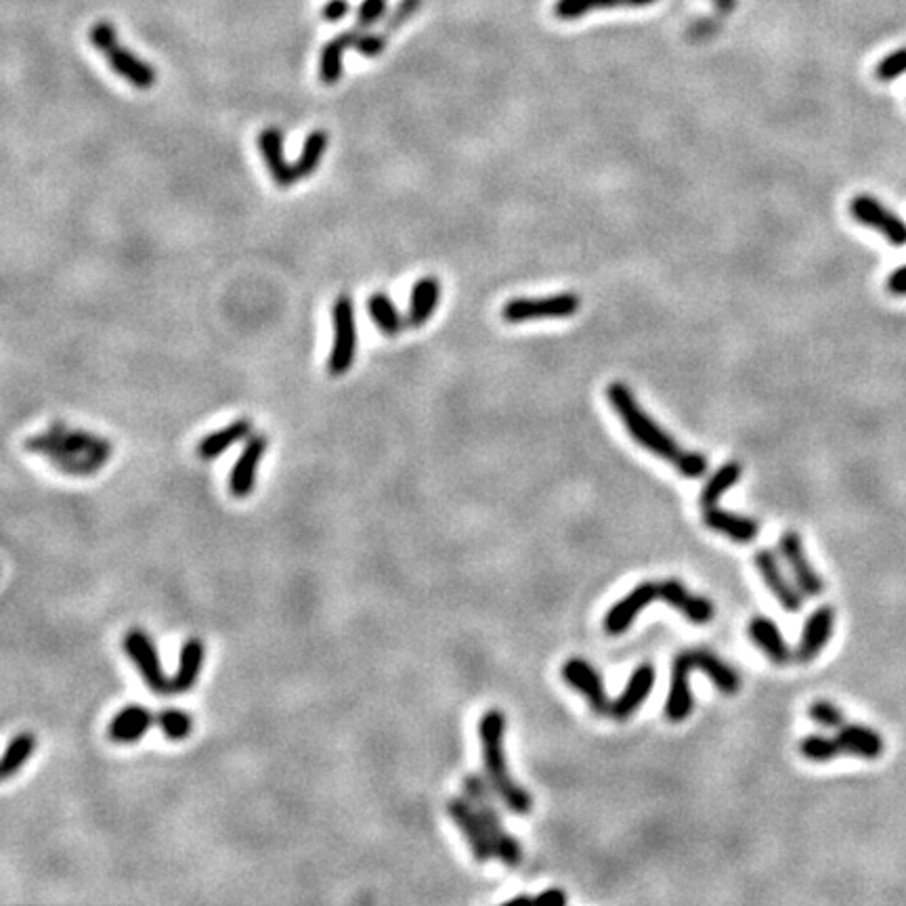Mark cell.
I'll use <instances>...</instances> for the list:
<instances>
[{
    "mask_svg": "<svg viewBox=\"0 0 906 906\" xmlns=\"http://www.w3.org/2000/svg\"><path fill=\"white\" fill-rule=\"evenodd\" d=\"M504 737H506V716L500 709H487L479 722V741L485 776L495 795L506 804V808L514 814L525 816L531 812L533 800L508 772Z\"/></svg>",
    "mask_w": 906,
    "mask_h": 906,
    "instance_id": "obj_2",
    "label": "cell"
},
{
    "mask_svg": "<svg viewBox=\"0 0 906 906\" xmlns=\"http://www.w3.org/2000/svg\"><path fill=\"white\" fill-rule=\"evenodd\" d=\"M349 13H351L349 0H328L321 9V17L326 19L328 24H338V21H342Z\"/></svg>",
    "mask_w": 906,
    "mask_h": 906,
    "instance_id": "obj_43",
    "label": "cell"
},
{
    "mask_svg": "<svg viewBox=\"0 0 906 906\" xmlns=\"http://www.w3.org/2000/svg\"><path fill=\"white\" fill-rule=\"evenodd\" d=\"M902 74H906V47L890 53L883 57L879 63H877V68H875V78L879 82H890V80H896L900 78Z\"/></svg>",
    "mask_w": 906,
    "mask_h": 906,
    "instance_id": "obj_40",
    "label": "cell"
},
{
    "mask_svg": "<svg viewBox=\"0 0 906 906\" xmlns=\"http://www.w3.org/2000/svg\"><path fill=\"white\" fill-rule=\"evenodd\" d=\"M535 904H556V906H563L567 904V894L563 890H546L544 894H539L533 898Z\"/></svg>",
    "mask_w": 906,
    "mask_h": 906,
    "instance_id": "obj_45",
    "label": "cell"
},
{
    "mask_svg": "<svg viewBox=\"0 0 906 906\" xmlns=\"http://www.w3.org/2000/svg\"><path fill=\"white\" fill-rule=\"evenodd\" d=\"M386 45H388V38H384L380 32H372V34L363 32L357 40L355 51L365 59H376L384 53Z\"/></svg>",
    "mask_w": 906,
    "mask_h": 906,
    "instance_id": "obj_42",
    "label": "cell"
},
{
    "mask_svg": "<svg viewBox=\"0 0 906 906\" xmlns=\"http://www.w3.org/2000/svg\"><path fill=\"white\" fill-rule=\"evenodd\" d=\"M365 309H368V313H370V317L374 321V326L386 338H397L407 326V319H403V315L395 307L393 298L388 296L386 292L370 294L368 296V305H365Z\"/></svg>",
    "mask_w": 906,
    "mask_h": 906,
    "instance_id": "obj_30",
    "label": "cell"
},
{
    "mask_svg": "<svg viewBox=\"0 0 906 906\" xmlns=\"http://www.w3.org/2000/svg\"><path fill=\"white\" fill-rule=\"evenodd\" d=\"M779 550H781L785 563L789 565V569L793 573L795 586L802 590V594L808 596V598L821 596L825 592V581H823L821 575L814 571V567L810 565L800 533L785 531L781 535Z\"/></svg>",
    "mask_w": 906,
    "mask_h": 906,
    "instance_id": "obj_13",
    "label": "cell"
},
{
    "mask_svg": "<svg viewBox=\"0 0 906 906\" xmlns=\"http://www.w3.org/2000/svg\"><path fill=\"white\" fill-rule=\"evenodd\" d=\"M741 477H743V466L739 462H728V464L720 466L714 472V477L705 483V487L701 491V506L703 508L716 506L722 500V495L730 487H735L741 481Z\"/></svg>",
    "mask_w": 906,
    "mask_h": 906,
    "instance_id": "obj_35",
    "label": "cell"
},
{
    "mask_svg": "<svg viewBox=\"0 0 906 906\" xmlns=\"http://www.w3.org/2000/svg\"><path fill=\"white\" fill-rule=\"evenodd\" d=\"M447 814L451 818V823L460 829L464 835L466 844L477 862H489L495 852L491 846V839L487 835V829L481 821L479 812L474 810L468 797H451L447 802Z\"/></svg>",
    "mask_w": 906,
    "mask_h": 906,
    "instance_id": "obj_10",
    "label": "cell"
},
{
    "mask_svg": "<svg viewBox=\"0 0 906 906\" xmlns=\"http://www.w3.org/2000/svg\"><path fill=\"white\" fill-rule=\"evenodd\" d=\"M808 716L814 724L823 726V728H831V730H839L846 724L844 711H841L833 701H827V699L812 701L808 707Z\"/></svg>",
    "mask_w": 906,
    "mask_h": 906,
    "instance_id": "obj_38",
    "label": "cell"
},
{
    "mask_svg": "<svg viewBox=\"0 0 906 906\" xmlns=\"http://www.w3.org/2000/svg\"><path fill=\"white\" fill-rule=\"evenodd\" d=\"M716 3H718L720 7H724V9H732V7H735V0H716Z\"/></svg>",
    "mask_w": 906,
    "mask_h": 906,
    "instance_id": "obj_46",
    "label": "cell"
},
{
    "mask_svg": "<svg viewBox=\"0 0 906 906\" xmlns=\"http://www.w3.org/2000/svg\"><path fill=\"white\" fill-rule=\"evenodd\" d=\"M156 726L168 741H183L191 735L193 718L181 709H162L156 714Z\"/></svg>",
    "mask_w": 906,
    "mask_h": 906,
    "instance_id": "obj_36",
    "label": "cell"
},
{
    "mask_svg": "<svg viewBox=\"0 0 906 906\" xmlns=\"http://www.w3.org/2000/svg\"><path fill=\"white\" fill-rule=\"evenodd\" d=\"M89 40H91V45L105 57L107 66L112 68V72L116 76H120L131 86H135L137 91L154 89V84L158 80L154 66H149L147 61H143L139 55H135L131 49H126L122 45V42L118 40V32L110 21H97L89 32Z\"/></svg>",
    "mask_w": 906,
    "mask_h": 906,
    "instance_id": "obj_3",
    "label": "cell"
},
{
    "mask_svg": "<svg viewBox=\"0 0 906 906\" xmlns=\"http://www.w3.org/2000/svg\"><path fill=\"white\" fill-rule=\"evenodd\" d=\"M328 145H330V135L328 131H323V128H315V131H311L305 139V143H302V149H300V156L294 164L296 168V177L298 179H311L315 172L319 170L323 158H326V151H328Z\"/></svg>",
    "mask_w": 906,
    "mask_h": 906,
    "instance_id": "obj_33",
    "label": "cell"
},
{
    "mask_svg": "<svg viewBox=\"0 0 906 906\" xmlns=\"http://www.w3.org/2000/svg\"><path fill=\"white\" fill-rule=\"evenodd\" d=\"M332 349L328 357V374L332 378L347 376L357 357V319L353 296L342 292L332 305Z\"/></svg>",
    "mask_w": 906,
    "mask_h": 906,
    "instance_id": "obj_5",
    "label": "cell"
},
{
    "mask_svg": "<svg viewBox=\"0 0 906 906\" xmlns=\"http://www.w3.org/2000/svg\"><path fill=\"white\" fill-rule=\"evenodd\" d=\"M36 747H38V741L32 732H19V735H15L9 741L5 755H3V762H0V774H3L5 781L24 768V764L32 758Z\"/></svg>",
    "mask_w": 906,
    "mask_h": 906,
    "instance_id": "obj_34",
    "label": "cell"
},
{
    "mask_svg": "<svg viewBox=\"0 0 906 906\" xmlns=\"http://www.w3.org/2000/svg\"><path fill=\"white\" fill-rule=\"evenodd\" d=\"M835 739L841 747V753H848V755H854V758H862V760H879L883 751H886L883 737L877 730H873L869 726L844 724L837 730Z\"/></svg>",
    "mask_w": 906,
    "mask_h": 906,
    "instance_id": "obj_24",
    "label": "cell"
},
{
    "mask_svg": "<svg viewBox=\"0 0 906 906\" xmlns=\"http://www.w3.org/2000/svg\"><path fill=\"white\" fill-rule=\"evenodd\" d=\"M422 5V0H399V5L395 7V11L391 15H386L384 17V28L380 30V34L384 38H391V34L399 28H403L405 21L412 17Z\"/></svg>",
    "mask_w": 906,
    "mask_h": 906,
    "instance_id": "obj_41",
    "label": "cell"
},
{
    "mask_svg": "<svg viewBox=\"0 0 906 906\" xmlns=\"http://www.w3.org/2000/svg\"><path fill=\"white\" fill-rule=\"evenodd\" d=\"M888 292L894 294V296H906V265H900L898 269H894L888 277Z\"/></svg>",
    "mask_w": 906,
    "mask_h": 906,
    "instance_id": "obj_44",
    "label": "cell"
},
{
    "mask_svg": "<svg viewBox=\"0 0 906 906\" xmlns=\"http://www.w3.org/2000/svg\"><path fill=\"white\" fill-rule=\"evenodd\" d=\"M122 646H124L128 659L135 663V667L139 670L145 686L151 690V693L168 695L170 693V678L162 670L158 649H156L154 640L149 638V634H145L143 630L126 632L124 640H122Z\"/></svg>",
    "mask_w": 906,
    "mask_h": 906,
    "instance_id": "obj_8",
    "label": "cell"
},
{
    "mask_svg": "<svg viewBox=\"0 0 906 906\" xmlns=\"http://www.w3.org/2000/svg\"><path fill=\"white\" fill-rule=\"evenodd\" d=\"M697 670H701L711 684H714L722 695H737L741 690V678L732 667L709 651H695Z\"/></svg>",
    "mask_w": 906,
    "mask_h": 906,
    "instance_id": "obj_31",
    "label": "cell"
},
{
    "mask_svg": "<svg viewBox=\"0 0 906 906\" xmlns=\"http://www.w3.org/2000/svg\"><path fill=\"white\" fill-rule=\"evenodd\" d=\"M747 634H749L751 642L758 646V649L774 665H787L791 661L793 655H791L789 644H787L783 632L779 630V625H776L772 619H768V617H753L749 621Z\"/></svg>",
    "mask_w": 906,
    "mask_h": 906,
    "instance_id": "obj_27",
    "label": "cell"
},
{
    "mask_svg": "<svg viewBox=\"0 0 906 906\" xmlns=\"http://www.w3.org/2000/svg\"><path fill=\"white\" fill-rule=\"evenodd\" d=\"M267 437L256 433L248 437V443L244 445L240 458L235 460L231 472H229V493L235 500H246L248 495L256 487V477H258V466L263 462V456L267 451Z\"/></svg>",
    "mask_w": 906,
    "mask_h": 906,
    "instance_id": "obj_14",
    "label": "cell"
},
{
    "mask_svg": "<svg viewBox=\"0 0 906 906\" xmlns=\"http://www.w3.org/2000/svg\"><path fill=\"white\" fill-rule=\"evenodd\" d=\"M49 433L53 437H57L61 443H66L68 447L84 453V456H89L93 460H97L99 464H107V460L112 458V443L95 435V433H89V430H80V428H72L68 424H63V422H53L49 424Z\"/></svg>",
    "mask_w": 906,
    "mask_h": 906,
    "instance_id": "obj_25",
    "label": "cell"
},
{
    "mask_svg": "<svg viewBox=\"0 0 906 906\" xmlns=\"http://www.w3.org/2000/svg\"><path fill=\"white\" fill-rule=\"evenodd\" d=\"M204 659H206L204 642L200 638L185 640L181 646L177 672L170 678V693H175V695L189 693V690L198 684V678L204 667Z\"/></svg>",
    "mask_w": 906,
    "mask_h": 906,
    "instance_id": "obj_28",
    "label": "cell"
},
{
    "mask_svg": "<svg viewBox=\"0 0 906 906\" xmlns=\"http://www.w3.org/2000/svg\"><path fill=\"white\" fill-rule=\"evenodd\" d=\"M833 628H835V609L829 607V604H823V607H818L808 617L800 644H797L795 659L802 663L814 661L827 649V644L833 636Z\"/></svg>",
    "mask_w": 906,
    "mask_h": 906,
    "instance_id": "obj_18",
    "label": "cell"
},
{
    "mask_svg": "<svg viewBox=\"0 0 906 906\" xmlns=\"http://www.w3.org/2000/svg\"><path fill=\"white\" fill-rule=\"evenodd\" d=\"M363 32L359 28L344 30L332 40H328L319 55V80L326 86H334L340 82L344 74V55L349 49H355L357 40Z\"/></svg>",
    "mask_w": 906,
    "mask_h": 906,
    "instance_id": "obj_22",
    "label": "cell"
},
{
    "mask_svg": "<svg viewBox=\"0 0 906 906\" xmlns=\"http://www.w3.org/2000/svg\"><path fill=\"white\" fill-rule=\"evenodd\" d=\"M753 563H755V569L760 571L764 584L768 586L772 596L779 600V604L785 611H789V613L802 611L804 594L800 588L793 586L787 579V575L783 573L779 560H776V554L772 550H760L758 554H755Z\"/></svg>",
    "mask_w": 906,
    "mask_h": 906,
    "instance_id": "obj_16",
    "label": "cell"
},
{
    "mask_svg": "<svg viewBox=\"0 0 906 906\" xmlns=\"http://www.w3.org/2000/svg\"><path fill=\"white\" fill-rule=\"evenodd\" d=\"M607 397L621 424L640 447L651 451L653 456L674 464L676 470L686 479H701L707 472V458H703L697 451H684L670 433H665V430L644 412L628 386L621 382H613L607 388Z\"/></svg>",
    "mask_w": 906,
    "mask_h": 906,
    "instance_id": "obj_1",
    "label": "cell"
},
{
    "mask_svg": "<svg viewBox=\"0 0 906 906\" xmlns=\"http://www.w3.org/2000/svg\"><path fill=\"white\" fill-rule=\"evenodd\" d=\"M655 680H657L655 665H651V663L638 665L634 674L630 676L628 684H625L623 693L611 703V716L621 722L632 718L642 707V703L649 699L651 690L655 686Z\"/></svg>",
    "mask_w": 906,
    "mask_h": 906,
    "instance_id": "obj_19",
    "label": "cell"
},
{
    "mask_svg": "<svg viewBox=\"0 0 906 906\" xmlns=\"http://www.w3.org/2000/svg\"><path fill=\"white\" fill-rule=\"evenodd\" d=\"M258 151H261L269 175L279 189H290L298 181L296 168L286 158L284 133L277 126H267L258 133Z\"/></svg>",
    "mask_w": 906,
    "mask_h": 906,
    "instance_id": "obj_17",
    "label": "cell"
},
{
    "mask_svg": "<svg viewBox=\"0 0 906 906\" xmlns=\"http://www.w3.org/2000/svg\"><path fill=\"white\" fill-rule=\"evenodd\" d=\"M462 787H464V793L470 800V804L481 816V821L487 829V835L491 839L495 856H498L506 867H519L523 860V850L519 846V841H516L506 831V827L502 823L498 806H495V800H493L495 791L491 789L489 781L481 779L479 774H468Z\"/></svg>",
    "mask_w": 906,
    "mask_h": 906,
    "instance_id": "obj_4",
    "label": "cell"
},
{
    "mask_svg": "<svg viewBox=\"0 0 906 906\" xmlns=\"http://www.w3.org/2000/svg\"><path fill=\"white\" fill-rule=\"evenodd\" d=\"M156 724V714L143 705H126L107 724V739L118 745L139 743L147 730Z\"/></svg>",
    "mask_w": 906,
    "mask_h": 906,
    "instance_id": "obj_21",
    "label": "cell"
},
{
    "mask_svg": "<svg viewBox=\"0 0 906 906\" xmlns=\"http://www.w3.org/2000/svg\"><path fill=\"white\" fill-rule=\"evenodd\" d=\"M441 300V282L435 275H424L412 288L407 307V326L409 328H422L435 315Z\"/></svg>",
    "mask_w": 906,
    "mask_h": 906,
    "instance_id": "obj_26",
    "label": "cell"
},
{
    "mask_svg": "<svg viewBox=\"0 0 906 906\" xmlns=\"http://www.w3.org/2000/svg\"><path fill=\"white\" fill-rule=\"evenodd\" d=\"M661 600H665L672 609H676L688 621H693L697 625L709 623L716 615L714 602H711L709 598L699 596V594L688 592L686 586L678 579H663L661 581Z\"/></svg>",
    "mask_w": 906,
    "mask_h": 906,
    "instance_id": "obj_20",
    "label": "cell"
},
{
    "mask_svg": "<svg viewBox=\"0 0 906 906\" xmlns=\"http://www.w3.org/2000/svg\"><path fill=\"white\" fill-rule=\"evenodd\" d=\"M800 753H802V758H806L808 762H816V764H825V762L839 758V755H844L841 753L837 739L825 737V735L804 737L800 743Z\"/></svg>",
    "mask_w": 906,
    "mask_h": 906,
    "instance_id": "obj_37",
    "label": "cell"
},
{
    "mask_svg": "<svg viewBox=\"0 0 906 906\" xmlns=\"http://www.w3.org/2000/svg\"><path fill=\"white\" fill-rule=\"evenodd\" d=\"M703 525L711 531L722 533L737 544H751L760 533V525L747 516L722 510L718 506L703 508Z\"/></svg>",
    "mask_w": 906,
    "mask_h": 906,
    "instance_id": "obj_23",
    "label": "cell"
},
{
    "mask_svg": "<svg viewBox=\"0 0 906 906\" xmlns=\"http://www.w3.org/2000/svg\"><path fill=\"white\" fill-rule=\"evenodd\" d=\"M388 13V0H363L357 9V21L355 28L361 32L372 30L376 24L386 17Z\"/></svg>",
    "mask_w": 906,
    "mask_h": 906,
    "instance_id": "obj_39",
    "label": "cell"
},
{
    "mask_svg": "<svg viewBox=\"0 0 906 906\" xmlns=\"http://www.w3.org/2000/svg\"><path fill=\"white\" fill-rule=\"evenodd\" d=\"M252 435V422L248 418H237L233 420L231 424L219 428V430H212V433H208L198 445H196V456L204 462H210V460H217L219 456H223V453L237 445V443H242L244 439H248Z\"/></svg>",
    "mask_w": 906,
    "mask_h": 906,
    "instance_id": "obj_29",
    "label": "cell"
},
{
    "mask_svg": "<svg viewBox=\"0 0 906 906\" xmlns=\"http://www.w3.org/2000/svg\"><path fill=\"white\" fill-rule=\"evenodd\" d=\"M581 307V298L573 292H560L544 298H512L508 300L502 317L508 323H525L537 319H567Z\"/></svg>",
    "mask_w": 906,
    "mask_h": 906,
    "instance_id": "obj_6",
    "label": "cell"
},
{
    "mask_svg": "<svg viewBox=\"0 0 906 906\" xmlns=\"http://www.w3.org/2000/svg\"><path fill=\"white\" fill-rule=\"evenodd\" d=\"M657 0H558L554 5V15L563 21L579 19L592 11L602 9H619V7H649Z\"/></svg>",
    "mask_w": 906,
    "mask_h": 906,
    "instance_id": "obj_32",
    "label": "cell"
},
{
    "mask_svg": "<svg viewBox=\"0 0 906 906\" xmlns=\"http://www.w3.org/2000/svg\"><path fill=\"white\" fill-rule=\"evenodd\" d=\"M693 670H697L695 651H684L676 655L672 663L670 693H667L665 701V718L674 724L684 722L690 714H693L695 699L693 690H690V674H693Z\"/></svg>",
    "mask_w": 906,
    "mask_h": 906,
    "instance_id": "obj_12",
    "label": "cell"
},
{
    "mask_svg": "<svg viewBox=\"0 0 906 906\" xmlns=\"http://www.w3.org/2000/svg\"><path fill=\"white\" fill-rule=\"evenodd\" d=\"M657 598H661V581H642V584H638L628 596L617 600L609 609V613L604 615L602 621L604 632L611 636L628 632L636 617Z\"/></svg>",
    "mask_w": 906,
    "mask_h": 906,
    "instance_id": "obj_11",
    "label": "cell"
},
{
    "mask_svg": "<svg viewBox=\"0 0 906 906\" xmlns=\"http://www.w3.org/2000/svg\"><path fill=\"white\" fill-rule=\"evenodd\" d=\"M563 680L584 697L596 716L611 714V703L600 674L584 659H569L563 665Z\"/></svg>",
    "mask_w": 906,
    "mask_h": 906,
    "instance_id": "obj_15",
    "label": "cell"
},
{
    "mask_svg": "<svg viewBox=\"0 0 906 906\" xmlns=\"http://www.w3.org/2000/svg\"><path fill=\"white\" fill-rule=\"evenodd\" d=\"M24 447L26 451L49 460L55 468L70 474V477H93V474H97L103 468V464H99L97 460L84 456V453L68 447L66 443H61L57 437L49 433V430L42 435H30L24 441Z\"/></svg>",
    "mask_w": 906,
    "mask_h": 906,
    "instance_id": "obj_7",
    "label": "cell"
},
{
    "mask_svg": "<svg viewBox=\"0 0 906 906\" xmlns=\"http://www.w3.org/2000/svg\"><path fill=\"white\" fill-rule=\"evenodd\" d=\"M850 214L856 223L879 231L892 246H906V223L877 198L867 196V193L852 198Z\"/></svg>",
    "mask_w": 906,
    "mask_h": 906,
    "instance_id": "obj_9",
    "label": "cell"
}]
</instances>
